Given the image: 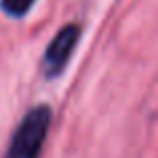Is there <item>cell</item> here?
<instances>
[{"instance_id":"cell-2","label":"cell","mask_w":158,"mask_h":158,"mask_svg":"<svg viewBox=\"0 0 158 158\" xmlns=\"http://www.w3.org/2000/svg\"><path fill=\"white\" fill-rule=\"evenodd\" d=\"M79 33L81 31H79L77 24H67L49 43V47L45 51V59H43V67H45L47 77H55L67 67L69 57L79 41Z\"/></svg>"},{"instance_id":"cell-3","label":"cell","mask_w":158,"mask_h":158,"mask_svg":"<svg viewBox=\"0 0 158 158\" xmlns=\"http://www.w3.org/2000/svg\"><path fill=\"white\" fill-rule=\"evenodd\" d=\"M37 0H0V6L8 16H24Z\"/></svg>"},{"instance_id":"cell-1","label":"cell","mask_w":158,"mask_h":158,"mask_svg":"<svg viewBox=\"0 0 158 158\" xmlns=\"http://www.w3.org/2000/svg\"><path fill=\"white\" fill-rule=\"evenodd\" d=\"M51 126V107L49 106H37L33 107L19 128L14 130L10 140L6 158H39L43 148V142L47 138Z\"/></svg>"}]
</instances>
